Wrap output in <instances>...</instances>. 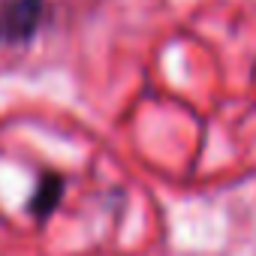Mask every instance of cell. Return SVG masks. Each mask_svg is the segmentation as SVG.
Listing matches in <instances>:
<instances>
[{
    "label": "cell",
    "mask_w": 256,
    "mask_h": 256,
    "mask_svg": "<svg viewBox=\"0 0 256 256\" xmlns=\"http://www.w3.org/2000/svg\"><path fill=\"white\" fill-rule=\"evenodd\" d=\"M46 18V0H10L0 12V36L6 42H28Z\"/></svg>",
    "instance_id": "1"
},
{
    "label": "cell",
    "mask_w": 256,
    "mask_h": 256,
    "mask_svg": "<svg viewBox=\"0 0 256 256\" xmlns=\"http://www.w3.org/2000/svg\"><path fill=\"white\" fill-rule=\"evenodd\" d=\"M60 199H64V178L58 172H42V178H40V184H36V190L28 202V211L42 223L58 211Z\"/></svg>",
    "instance_id": "2"
}]
</instances>
